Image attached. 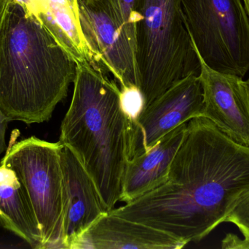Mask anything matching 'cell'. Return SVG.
<instances>
[{
	"mask_svg": "<svg viewBox=\"0 0 249 249\" xmlns=\"http://www.w3.org/2000/svg\"><path fill=\"white\" fill-rule=\"evenodd\" d=\"M225 222L235 225L244 238L249 240V190L238 198Z\"/></svg>",
	"mask_w": 249,
	"mask_h": 249,
	"instance_id": "16",
	"label": "cell"
},
{
	"mask_svg": "<svg viewBox=\"0 0 249 249\" xmlns=\"http://www.w3.org/2000/svg\"><path fill=\"white\" fill-rule=\"evenodd\" d=\"M203 93L199 76L181 79L130 120L128 160L148 152L172 130L202 116Z\"/></svg>",
	"mask_w": 249,
	"mask_h": 249,
	"instance_id": "8",
	"label": "cell"
},
{
	"mask_svg": "<svg viewBox=\"0 0 249 249\" xmlns=\"http://www.w3.org/2000/svg\"><path fill=\"white\" fill-rule=\"evenodd\" d=\"M196 50L212 70L244 77L249 71V19L241 0H181Z\"/></svg>",
	"mask_w": 249,
	"mask_h": 249,
	"instance_id": "6",
	"label": "cell"
},
{
	"mask_svg": "<svg viewBox=\"0 0 249 249\" xmlns=\"http://www.w3.org/2000/svg\"><path fill=\"white\" fill-rule=\"evenodd\" d=\"M8 123V121L4 118V115L0 111V155L3 153V152L6 149L5 134Z\"/></svg>",
	"mask_w": 249,
	"mask_h": 249,
	"instance_id": "20",
	"label": "cell"
},
{
	"mask_svg": "<svg viewBox=\"0 0 249 249\" xmlns=\"http://www.w3.org/2000/svg\"><path fill=\"white\" fill-rule=\"evenodd\" d=\"M76 2L92 64L105 74L111 73L121 87L139 88L136 56L115 0H76Z\"/></svg>",
	"mask_w": 249,
	"mask_h": 249,
	"instance_id": "7",
	"label": "cell"
},
{
	"mask_svg": "<svg viewBox=\"0 0 249 249\" xmlns=\"http://www.w3.org/2000/svg\"><path fill=\"white\" fill-rule=\"evenodd\" d=\"M244 1V6H245V10L247 11L249 19V0H243Z\"/></svg>",
	"mask_w": 249,
	"mask_h": 249,
	"instance_id": "21",
	"label": "cell"
},
{
	"mask_svg": "<svg viewBox=\"0 0 249 249\" xmlns=\"http://www.w3.org/2000/svg\"><path fill=\"white\" fill-rule=\"evenodd\" d=\"M185 246L159 230L107 212L86 231L77 249H179Z\"/></svg>",
	"mask_w": 249,
	"mask_h": 249,
	"instance_id": "11",
	"label": "cell"
},
{
	"mask_svg": "<svg viewBox=\"0 0 249 249\" xmlns=\"http://www.w3.org/2000/svg\"><path fill=\"white\" fill-rule=\"evenodd\" d=\"M37 19L46 26L76 63H91L83 36L76 0H47L45 11Z\"/></svg>",
	"mask_w": 249,
	"mask_h": 249,
	"instance_id": "14",
	"label": "cell"
},
{
	"mask_svg": "<svg viewBox=\"0 0 249 249\" xmlns=\"http://www.w3.org/2000/svg\"><path fill=\"white\" fill-rule=\"evenodd\" d=\"M124 22V32L136 56V27L140 20L139 0H115Z\"/></svg>",
	"mask_w": 249,
	"mask_h": 249,
	"instance_id": "15",
	"label": "cell"
},
{
	"mask_svg": "<svg viewBox=\"0 0 249 249\" xmlns=\"http://www.w3.org/2000/svg\"><path fill=\"white\" fill-rule=\"evenodd\" d=\"M139 7L136 59L146 108L181 79L199 76L200 62L186 26L181 0H139Z\"/></svg>",
	"mask_w": 249,
	"mask_h": 249,
	"instance_id": "4",
	"label": "cell"
},
{
	"mask_svg": "<svg viewBox=\"0 0 249 249\" xmlns=\"http://www.w3.org/2000/svg\"><path fill=\"white\" fill-rule=\"evenodd\" d=\"M60 156L64 178L63 249H77L86 231L109 211L93 180L73 152L61 144Z\"/></svg>",
	"mask_w": 249,
	"mask_h": 249,
	"instance_id": "10",
	"label": "cell"
},
{
	"mask_svg": "<svg viewBox=\"0 0 249 249\" xmlns=\"http://www.w3.org/2000/svg\"><path fill=\"white\" fill-rule=\"evenodd\" d=\"M77 64L18 0L0 6V111L8 122L50 120L74 83Z\"/></svg>",
	"mask_w": 249,
	"mask_h": 249,
	"instance_id": "2",
	"label": "cell"
},
{
	"mask_svg": "<svg viewBox=\"0 0 249 249\" xmlns=\"http://www.w3.org/2000/svg\"><path fill=\"white\" fill-rule=\"evenodd\" d=\"M0 225L32 249H42V232L29 196L16 172L2 162H0Z\"/></svg>",
	"mask_w": 249,
	"mask_h": 249,
	"instance_id": "13",
	"label": "cell"
},
{
	"mask_svg": "<svg viewBox=\"0 0 249 249\" xmlns=\"http://www.w3.org/2000/svg\"><path fill=\"white\" fill-rule=\"evenodd\" d=\"M19 1L25 4L28 10L36 17L42 14L46 7L47 0H19Z\"/></svg>",
	"mask_w": 249,
	"mask_h": 249,
	"instance_id": "19",
	"label": "cell"
},
{
	"mask_svg": "<svg viewBox=\"0 0 249 249\" xmlns=\"http://www.w3.org/2000/svg\"><path fill=\"white\" fill-rule=\"evenodd\" d=\"M187 123L162 137L150 150L129 159L124 171L121 201L130 203L166 181Z\"/></svg>",
	"mask_w": 249,
	"mask_h": 249,
	"instance_id": "12",
	"label": "cell"
},
{
	"mask_svg": "<svg viewBox=\"0 0 249 249\" xmlns=\"http://www.w3.org/2000/svg\"><path fill=\"white\" fill-rule=\"evenodd\" d=\"M18 135V130L13 131L1 162L16 172L29 196L42 232V249H63L61 143H50L35 136L15 142Z\"/></svg>",
	"mask_w": 249,
	"mask_h": 249,
	"instance_id": "5",
	"label": "cell"
},
{
	"mask_svg": "<svg viewBox=\"0 0 249 249\" xmlns=\"http://www.w3.org/2000/svg\"><path fill=\"white\" fill-rule=\"evenodd\" d=\"M249 190V146L208 118L187 122L181 145L159 187L110 213L159 230L187 245L225 222Z\"/></svg>",
	"mask_w": 249,
	"mask_h": 249,
	"instance_id": "1",
	"label": "cell"
},
{
	"mask_svg": "<svg viewBox=\"0 0 249 249\" xmlns=\"http://www.w3.org/2000/svg\"><path fill=\"white\" fill-rule=\"evenodd\" d=\"M3 1H4V0H0V6L2 4Z\"/></svg>",
	"mask_w": 249,
	"mask_h": 249,
	"instance_id": "23",
	"label": "cell"
},
{
	"mask_svg": "<svg viewBox=\"0 0 249 249\" xmlns=\"http://www.w3.org/2000/svg\"><path fill=\"white\" fill-rule=\"evenodd\" d=\"M245 85L246 87H247V92H248V95L249 96V77L247 79V80H245Z\"/></svg>",
	"mask_w": 249,
	"mask_h": 249,
	"instance_id": "22",
	"label": "cell"
},
{
	"mask_svg": "<svg viewBox=\"0 0 249 249\" xmlns=\"http://www.w3.org/2000/svg\"><path fill=\"white\" fill-rule=\"evenodd\" d=\"M197 53L203 93L202 117L234 141L249 146V96L245 80L212 70Z\"/></svg>",
	"mask_w": 249,
	"mask_h": 249,
	"instance_id": "9",
	"label": "cell"
},
{
	"mask_svg": "<svg viewBox=\"0 0 249 249\" xmlns=\"http://www.w3.org/2000/svg\"><path fill=\"white\" fill-rule=\"evenodd\" d=\"M223 249H249V240L241 239L235 234L229 233L222 241Z\"/></svg>",
	"mask_w": 249,
	"mask_h": 249,
	"instance_id": "18",
	"label": "cell"
},
{
	"mask_svg": "<svg viewBox=\"0 0 249 249\" xmlns=\"http://www.w3.org/2000/svg\"><path fill=\"white\" fill-rule=\"evenodd\" d=\"M76 64L74 93L59 142L80 161L110 211L122 195L130 119L115 80L90 62Z\"/></svg>",
	"mask_w": 249,
	"mask_h": 249,
	"instance_id": "3",
	"label": "cell"
},
{
	"mask_svg": "<svg viewBox=\"0 0 249 249\" xmlns=\"http://www.w3.org/2000/svg\"><path fill=\"white\" fill-rule=\"evenodd\" d=\"M121 102L124 114L130 120H135L144 108L143 95L137 86L121 87Z\"/></svg>",
	"mask_w": 249,
	"mask_h": 249,
	"instance_id": "17",
	"label": "cell"
}]
</instances>
